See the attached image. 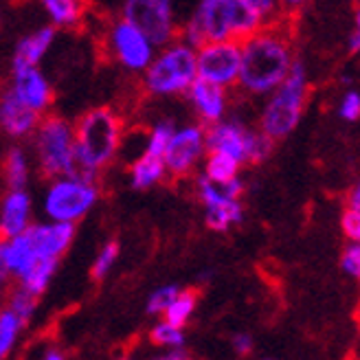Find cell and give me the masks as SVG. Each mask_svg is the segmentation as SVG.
<instances>
[{"label":"cell","mask_w":360,"mask_h":360,"mask_svg":"<svg viewBox=\"0 0 360 360\" xmlns=\"http://www.w3.org/2000/svg\"><path fill=\"white\" fill-rule=\"evenodd\" d=\"M240 46L242 62L238 86L248 95L268 97L285 79L295 62L290 38L277 27L266 25L240 42Z\"/></svg>","instance_id":"1"},{"label":"cell","mask_w":360,"mask_h":360,"mask_svg":"<svg viewBox=\"0 0 360 360\" xmlns=\"http://www.w3.org/2000/svg\"><path fill=\"white\" fill-rule=\"evenodd\" d=\"M125 130L123 117L110 105H97L86 110L73 125L75 154L90 167L103 172L112 165L119 154L121 136Z\"/></svg>","instance_id":"2"},{"label":"cell","mask_w":360,"mask_h":360,"mask_svg":"<svg viewBox=\"0 0 360 360\" xmlns=\"http://www.w3.org/2000/svg\"><path fill=\"white\" fill-rule=\"evenodd\" d=\"M308 95V70H305V64L301 60L295 58L285 79L268 95V101L259 117V130L273 141L290 136L303 117Z\"/></svg>","instance_id":"3"},{"label":"cell","mask_w":360,"mask_h":360,"mask_svg":"<svg viewBox=\"0 0 360 360\" xmlns=\"http://www.w3.org/2000/svg\"><path fill=\"white\" fill-rule=\"evenodd\" d=\"M143 90L152 97L185 95L198 77L195 49L183 40H172L143 70Z\"/></svg>","instance_id":"4"},{"label":"cell","mask_w":360,"mask_h":360,"mask_svg":"<svg viewBox=\"0 0 360 360\" xmlns=\"http://www.w3.org/2000/svg\"><path fill=\"white\" fill-rule=\"evenodd\" d=\"M35 156H38L40 174L44 178H60L68 172L75 154L73 123L60 115H42L33 132Z\"/></svg>","instance_id":"5"},{"label":"cell","mask_w":360,"mask_h":360,"mask_svg":"<svg viewBox=\"0 0 360 360\" xmlns=\"http://www.w3.org/2000/svg\"><path fill=\"white\" fill-rule=\"evenodd\" d=\"M99 200V185L68 176L53 180L44 195V213L56 222H77Z\"/></svg>","instance_id":"6"},{"label":"cell","mask_w":360,"mask_h":360,"mask_svg":"<svg viewBox=\"0 0 360 360\" xmlns=\"http://www.w3.org/2000/svg\"><path fill=\"white\" fill-rule=\"evenodd\" d=\"M121 18L134 25L156 49H163L178 35L172 0H123Z\"/></svg>","instance_id":"7"},{"label":"cell","mask_w":360,"mask_h":360,"mask_svg":"<svg viewBox=\"0 0 360 360\" xmlns=\"http://www.w3.org/2000/svg\"><path fill=\"white\" fill-rule=\"evenodd\" d=\"M105 40L110 56L130 73H143L156 56V46L125 18H115L108 25Z\"/></svg>","instance_id":"8"},{"label":"cell","mask_w":360,"mask_h":360,"mask_svg":"<svg viewBox=\"0 0 360 360\" xmlns=\"http://www.w3.org/2000/svg\"><path fill=\"white\" fill-rule=\"evenodd\" d=\"M242 62V46L236 40H220V42H205L195 49V66L198 77L222 88L238 86Z\"/></svg>","instance_id":"9"},{"label":"cell","mask_w":360,"mask_h":360,"mask_svg":"<svg viewBox=\"0 0 360 360\" xmlns=\"http://www.w3.org/2000/svg\"><path fill=\"white\" fill-rule=\"evenodd\" d=\"M207 150H205L202 123H191L176 130L163 154L167 178H187L193 172V167L202 160Z\"/></svg>","instance_id":"10"},{"label":"cell","mask_w":360,"mask_h":360,"mask_svg":"<svg viewBox=\"0 0 360 360\" xmlns=\"http://www.w3.org/2000/svg\"><path fill=\"white\" fill-rule=\"evenodd\" d=\"M246 125L240 119H220L205 128V150L220 152L246 165Z\"/></svg>","instance_id":"11"},{"label":"cell","mask_w":360,"mask_h":360,"mask_svg":"<svg viewBox=\"0 0 360 360\" xmlns=\"http://www.w3.org/2000/svg\"><path fill=\"white\" fill-rule=\"evenodd\" d=\"M42 115L29 108L20 97L13 93V88H5L0 93V130L11 139L31 136L38 128Z\"/></svg>","instance_id":"12"},{"label":"cell","mask_w":360,"mask_h":360,"mask_svg":"<svg viewBox=\"0 0 360 360\" xmlns=\"http://www.w3.org/2000/svg\"><path fill=\"white\" fill-rule=\"evenodd\" d=\"M185 95H187L193 112L198 115V119H200V123L205 125V128L226 117V108H229L226 88L195 77L193 84L187 88Z\"/></svg>","instance_id":"13"},{"label":"cell","mask_w":360,"mask_h":360,"mask_svg":"<svg viewBox=\"0 0 360 360\" xmlns=\"http://www.w3.org/2000/svg\"><path fill=\"white\" fill-rule=\"evenodd\" d=\"M13 93L20 97L35 112L46 115L53 103V88L46 75L38 66H27L13 70Z\"/></svg>","instance_id":"14"},{"label":"cell","mask_w":360,"mask_h":360,"mask_svg":"<svg viewBox=\"0 0 360 360\" xmlns=\"http://www.w3.org/2000/svg\"><path fill=\"white\" fill-rule=\"evenodd\" d=\"M27 231L35 248V255L60 259L75 238V222L51 220L49 224H29Z\"/></svg>","instance_id":"15"},{"label":"cell","mask_w":360,"mask_h":360,"mask_svg":"<svg viewBox=\"0 0 360 360\" xmlns=\"http://www.w3.org/2000/svg\"><path fill=\"white\" fill-rule=\"evenodd\" d=\"M31 224V195L25 189H9L0 207V238L9 240Z\"/></svg>","instance_id":"16"},{"label":"cell","mask_w":360,"mask_h":360,"mask_svg":"<svg viewBox=\"0 0 360 360\" xmlns=\"http://www.w3.org/2000/svg\"><path fill=\"white\" fill-rule=\"evenodd\" d=\"M58 29L53 25L35 29L33 33L25 35V38L15 44L13 58H11V70L27 68V66H38L40 60L49 53V49L56 42Z\"/></svg>","instance_id":"17"},{"label":"cell","mask_w":360,"mask_h":360,"mask_svg":"<svg viewBox=\"0 0 360 360\" xmlns=\"http://www.w3.org/2000/svg\"><path fill=\"white\" fill-rule=\"evenodd\" d=\"M3 259L7 266V273H11L15 277L22 275L35 259H40L38 255H35V248L31 244L27 229L22 233H18V236L9 238V240H3Z\"/></svg>","instance_id":"18"},{"label":"cell","mask_w":360,"mask_h":360,"mask_svg":"<svg viewBox=\"0 0 360 360\" xmlns=\"http://www.w3.org/2000/svg\"><path fill=\"white\" fill-rule=\"evenodd\" d=\"M195 193L202 200L205 207L209 205H218L222 200H233V198H240L244 193V180L240 176L226 180V183H218V180H211L205 174L195 178Z\"/></svg>","instance_id":"19"},{"label":"cell","mask_w":360,"mask_h":360,"mask_svg":"<svg viewBox=\"0 0 360 360\" xmlns=\"http://www.w3.org/2000/svg\"><path fill=\"white\" fill-rule=\"evenodd\" d=\"M56 29H75L88 13V0H40Z\"/></svg>","instance_id":"20"},{"label":"cell","mask_w":360,"mask_h":360,"mask_svg":"<svg viewBox=\"0 0 360 360\" xmlns=\"http://www.w3.org/2000/svg\"><path fill=\"white\" fill-rule=\"evenodd\" d=\"M167 178L165 160L160 156H139L134 163H130V187L132 189H152L154 185L163 183Z\"/></svg>","instance_id":"21"},{"label":"cell","mask_w":360,"mask_h":360,"mask_svg":"<svg viewBox=\"0 0 360 360\" xmlns=\"http://www.w3.org/2000/svg\"><path fill=\"white\" fill-rule=\"evenodd\" d=\"M205 209H207L205 222L215 233H224L233 224H240L244 220V205H242L240 198H233V200H222L218 205H209Z\"/></svg>","instance_id":"22"},{"label":"cell","mask_w":360,"mask_h":360,"mask_svg":"<svg viewBox=\"0 0 360 360\" xmlns=\"http://www.w3.org/2000/svg\"><path fill=\"white\" fill-rule=\"evenodd\" d=\"M58 262L60 259H56V257H40V259H35L22 275H18V281H20V285H25L31 295L40 297L49 288L53 275H56Z\"/></svg>","instance_id":"23"},{"label":"cell","mask_w":360,"mask_h":360,"mask_svg":"<svg viewBox=\"0 0 360 360\" xmlns=\"http://www.w3.org/2000/svg\"><path fill=\"white\" fill-rule=\"evenodd\" d=\"M3 174H5V183L9 189H25L27 180H29V160L27 152L20 146H13L7 150L3 158Z\"/></svg>","instance_id":"24"},{"label":"cell","mask_w":360,"mask_h":360,"mask_svg":"<svg viewBox=\"0 0 360 360\" xmlns=\"http://www.w3.org/2000/svg\"><path fill=\"white\" fill-rule=\"evenodd\" d=\"M207 160H205V176L211 178V180H218V183H226V180L240 176V169L242 165L238 160H233L231 156L226 154H220V152H207L205 154Z\"/></svg>","instance_id":"25"},{"label":"cell","mask_w":360,"mask_h":360,"mask_svg":"<svg viewBox=\"0 0 360 360\" xmlns=\"http://www.w3.org/2000/svg\"><path fill=\"white\" fill-rule=\"evenodd\" d=\"M275 143L262 130H246V165H262L273 156Z\"/></svg>","instance_id":"26"},{"label":"cell","mask_w":360,"mask_h":360,"mask_svg":"<svg viewBox=\"0 0 360 360\" xmlns=\"http://www.w3.org/2000/svg\"><path fill=\"white\" fill-rule=\"evenodd\" d=\"M195 303H198L195 290H180L176 295V299L167 305V310L163 312L165 321L172 323V326H176V328H185V323L189 321V316L195 310Z\"/></svg>","instance_id":"27"},{"label":"cell","mask_w":360,"mask_h":360,"mask_svg":"<svg viewBox=\"0 0 360 360\" xmlns=\"http://www.w3.org/2000/svg\"><path fill=\"white\" fill-rule=\"evenodd\" d=\"M176 132V123L172 119H160L154 123L152 132L148 134V146H146V154L148 156H160L163 158L167 143L172 141Z\"/></svg>","instance_id":"28"},{"label":"cell","mask_w":360,"mask_h":360,"mask_svg":"<svg viewBox=\"0 0 360 360\" xmlns=\"http://www.w3.org/2000/svg\"><path fill=\"white\" fill-rule=\"evenodd\" d=\"M22 328L25 326L20 323V319H18L9 308H5L3 312H0V360L7 358V354L11 352L15 338Z\"/></svg>","instance_id":"29"},{"label":"cell","mask_w":360,"mask_h":360,"mask_svg":"<svg viewBox=\"0 0 360 360\" xmlns=\"http://www.w3.org/2000/svg\"><path fill=\"white\" fill-rule=\"evenodd\" d=\"M35 305H38V297L31 295L25 285L18 283V288L9 297V310L20 319L22 326H27V323L31 321V316L35 312Z\"/></svg>","instance_id":"30"},{"label":"cell","mask_w":360,"mask_h":360,"mask_svg":"<svg viewBox=\"0 0 360 360\" xmlns=\"http://www.w3.org/2000/svg\"><path fill=\"white\" fill-rule=\"evenodd\" d=\"M152 340L156 345H165V347H183L185 334H183V328H176L172 323L163 321L152 330Z\"/></svg>","instance_id":"31"},{"label":"cell","mask_w":360,"mask_h":360,"mask_svg":"<svg viewBox=\"0 0 360 360\" xmlns=\"http://www.w3.org/2000/svg\"><path fill=\"white\" fill-rule=\"evenodd\" d=\"M119 257V244L117 242H108L103 248H101V253L97 255L95 264H93V270H90V275H93L95 281H101L108 273H110V268L115 266Z\"/></svg>","instance_id":"32"},{"label":"cell","mask_w":360,"mask_h":360,"mask_svg":"<svg viewBox=\"0 0 360 360\" xmlns=\"http://www.w3.org/2000/svg\"><path fill=\"white\" fill-rule=\"evenodd\" d=\"M178 292H180L178 285H163V288H158V290H154L148 299V314H163Z\"/></svg>","instance_id":"33"},{"label":"cell","mask_w":360,"mask_h":360,"mask_svg":"<svg viewBox=\"0 0 360 360\" xmlns=\"http://www.w3.org/2000/svg\"><path fill=\"white\" fill-rule=\"evenodd\" d=\"M340 268L345 275L360 281V242H349V246L343 250V257H340Z\"/></svg>","instance_id":"34"},{"label":"cell","mask_w":360,"mask_h":360,"mask_svg":"<svg viewBox=\"0 0 360 360\" xmlns=\"http://www.w3.org/2000/svg\"><path fill=\"white\" fill-rule=\"evenodd\" d=\"M338 115L345 121H358L360 119V93L358 90H347L338 103Z\"/></svg>","instance_id":"35"},{"label":"cell","mask_w":360,"mask_h":360,"mask_svg":"<svg viewBox=\"0 0 360 360\" xmlns=\"http://www.w3.org/2000/svg\"><path fill=\"white\" fill-rule=\"evenodd\" d=\"M340 229L349 242H360V209L345 207L343 215H340Z\"/></svg>","instance_id":"36"},{"label":"cell","mask_w":360,"mask_h":360,"mask_svg":"<svg viewBox=\"0 0 360 360\" xmlns=\"http://www.w3.org/2000/svg\"><path fill=\"white\" fill-rule=\"evenodd\" d=\"M246 3L264 18V22H266V25H273V20L281 13L279 0H246Z\"/></svg>","instance_id":"37"},{"label":"cell","mask_w":360,"mask_h":360,"mask_svg":"<svg viewBox=\"0 0 360 360\" xmlns=\"http://www.w3.org/2000/svg\"><path fill=\"white\" fill-rule=\"evenodd\" d=\"M233 349H236L240 356L250 354V349H253V338L248 334H236L233 336Z\"/></svg>","instance_id":"38"},{"label":"cell","mask_w":360,"mask_h":360,"mask_svg":"<svg viewBox=\"0 0 360 360\" xmlns=\"http://www.w3.org/2000/svg\"><path fill=\"white\" fill-rule=\"evenodd\" d=\"M154 360H189V354H187V349H183V347H174L172 352H167V354H163V356H158V358H154Z\"/></svg>","instance_id":"39"},{"label":"cell","mask_w":360,"mask_h":360,"mask_svg":"<svg viewBox=\"0 0 360 360\" xmlns=\"http://www.w3.org/2000/svg\"><path fill=\"white\" fill-rule=\"evenodd\" d=\"M310 0H279V5H281V11H299L301 7H305L308 5Z\"/></svg>","instance_id":"40"},{"label":"cell","mask_w":360,"mask_h":360,"mask_svg":"<svg viewBox=\"0 0 360 360\" xmlns=\"http://www.w3.org/2000/svg\"><path fill=\"white\" fill-rule=\"evenodd\" d=\"M347 49L352 56H356V53H360V27H356L349 35V40H347Z\"/></svg>","instance_id":"41"},{"label":"cell","mask_w":360,"mask_h":360,"mask_svg":"<svg viewBox=\"0 0 360 360\" xmlns=\"http://www.w3.org/2000/svg\"><path fill=\"white\" fill-rule=\"evenodd\" d=\"M347 207L349 209H360V180L352 187V191L347 195Z\"/></svg>","instance_id":"42"},{"label":"cell","mask_w":360,"mask_h":360,"mask_svg":"<svg viewBox=\"0 0 360 360\" xmlns=\"http://www.w3.org/2000/svg\"><path fill=\"white\" fill-rule=\"evenodd\" d=\"M7 266H5V259H3V238H0V285L7 279Z\"/></svg>","instance_id":"43"},{"label":"cell","mask_w":360,"mask_h":360,"mask_svg":"<svg viewBox=\"0 0 360 360\" xmlns=\"http://www.w3.org/2000/svg\"><path fill=\"white\" fill-rule=\"evenodd\" d=\"M44 360H64V356H62L60 352H56V349H51V352L44 356Z\"/></svg>","instance_id":"44"},{"label":"cell","mask_w":360,"mask_h":360,"mask_svg":"<svg viewBox=\"0 0 360 360\" xmlns=\"http://www.w3.org/2000/svg\"><path fill=\"white\" fill-rule=\"evenodd\" d=\"M354 22H356V27H360V7H358L356 13H354Z\"/></svg>","instance_id":"45"},{"label":"cell","mask_w":360,"mask_h":360,"mask_svg":"<svg viewBox=\"0 0 360 360\" xmlns=\"http://www.w3.org/2000/svg\"><path fill=\"white\" fill-rule=\"evenodd\" d=\"M121 360H128V358H121Z\"/></svg>","instance_id":"46"}]
</instances>
